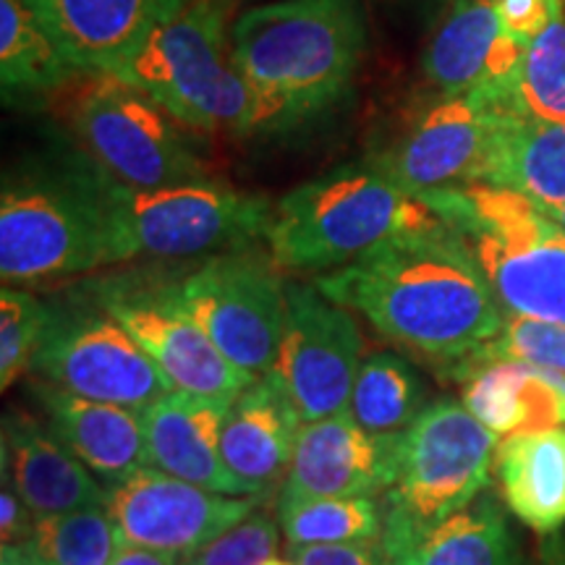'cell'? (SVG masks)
<instances>
[{"mask_svg":"<svg viewBox=\"0 0 565 565\" xmlns=\"http://www.w3.org/2000/svg\"><path fill=\"white\" fill-rule=\"evenodd\" d=\"M427 408V387L404 356L374 351L362 359L351 391V419L372 435H398Z\"/></svg>","mask_w":565,"mask_h":565,"instance_id":"obj_29","label":"cell"},{"mask_svg":"<svg viewBox=\"0 0 565 565\" xmlns=\"http://www.w3.org/2000/svg\"><path fill=\"white\" fill-rule=\"evenodd\" d=\"M443 223L422 196L364 160L317 175L282 196L265 244L280 270L322 275L356 263L385 242Z\"/></svg>","mask_w":565,"mask_h":565,"instance_id":"obj_4","label":"cell"},{"mask_svg":"<svg viewBox=\"0 0 565 565\" xmlns=\"http://www.w3.org/2000/svg\"><path fill=\"white\" fill-rule=\"evenodd\" d=\"M110 202L116 265L249 249L267 236L275 210L267 196L210 179L166 189H131L110 179Z\"/></svg>","mask_w":565,"mask_h":565,"instance_id":"obj_8","label":"cell"},{"mask_svg":"<svg viewBox=\"0 0 565 565\" xmlns=\"http://www.w3.org/2000/svg\"><path fill=\"white\" fill-rule=\"evenodd\" d=\"M359 366L362 333L351 309L330 301L315 282H288L286 322L270 374L301 422L349 412Z\"/></svg>","mask_w":565,"mask_h":565,"instance_id":"obj_13","label":"cell"},{"mask_svg":"<svg viewBox=\"0 0 565 565\" xmlns=\"http://www.w3.org/2000/svg\"><path fill=\"white\" fill-rule=\"evenodd\" d=\"M492 6L503 21V30L521 45H529V40L545 26L550 13L547 0H492Z\"/></svg>","mask_w":565,"mask_h":565,"instance_id":"obj_36","label":"cell"},{"mask_svg":"<svg viewBox=\"0 0 565 565\" xmlns=\"http://www.w3.org/2000/svg\"><path fill=\"white\" fill-rule=\"evenodd\" d=\"M437 3H454V0H437Z\"/></svg>","mask_w":565,"mask_h":565,"instance_id":"obj_43","label":"cell"},{"mask_svg":"<svg viewBox=\"0 0 565 565\" xmlns=\"http://www.w3.org/2000/svg\"><path fill=\"white\" fill-rule=\"evenodd\" d=\"M487 362H526L542 370L565 372V324L505 315V328L494 341L479 349L454 374Z\"/></svg>","mask_w":565,"mask_h":565,"instance_id":"obj_33","label":"cell"},{"mask_svg":"<svg viewBox=\"0 0 565 565\" xmlns=\"http://www.w3.org/2000/svg\"><path fill=\"white\" fill-rule=\"evenodd\" d=\"M492 105L490 137L475 183L500 186L540 210L565 204V121H540Z\"/></svg>","mask_w":565,"mask_h":565,"instance_id":"obj_23","label":"cell"},{"mask_svg":"<svg viewBox=\"0 0 565 565\" xmlns=\"http://www.w3.org/2000/svg\"><path fill=\"white\" fill-rule=\"evenodd\" d=\"M124 547L105 508L38 515L21 542L0 547V565H110Z\"/></svg>","mask_w":565,"mask_h":565,"instance_id":"obj_28","label":"cell"},{"mask_svg":"<svg viewBox=\"0 0 565 565\" xmlns=\"http://www.w3.org/2000/svg\"><path fill=\"white\" fill-rule=\"evenodd\" d=\"M315 286L401 349L466 364L505 328L475 254L448 223L385 242Z\"/></svg>","mask_w":565,"mask_h":565,"instance_id":"obj_1","label":"cell"},{"mask_svg":"<svg viewBox=\"0 0 565 565\" xmlns=\"http://www.w3.org/2000/svg\"><path fill=\"white\" fill-rule=\"evenodd\" d=\"M498 435L456 401H435L398 437V469L383 494L387 550L461 511L490 484Z\"/></svg>","mask_w":565,"mask_h":565,"instance_id":"obj_7","label":"cell"},{"mask_svg":"<svg viewBox=\"0 0 565 565\" xmlns=\"http://www.w3.org/2000/svg\"><path fill=\"white\" fill-rule=\"evenodd\" d=\"M490 118L484 95H440L370 160L416 196L469 186L482 162Z\"/></svg>","mask_w":565,"mask_h":565,"instance_id":"obj_15","label":"cell"},{"mask_svg":"<svg viewBox=\"0 0 565 565\" xmlns=\"http://www.w3.org/2000/svg\"><path fill=\"white\" fill-rule=\"evenodd\" d=\"M265 565H296L294 561H278V557H273V561H267Z\"/></svg>","mask_w":565,"mask_h":565,"instance_id":"obj_42","label":"cell"},{"mask_svg":"<svg viewBox=\"0 0 565 565\" xmlns=\"http://www.w3.org/2000/svg\"><path fill=\"white\" fill-rule=\"evenodd\" d=\"M301 416L273 374L254 380L228 406L221 450L228 471L249 494H265L291 466Z\"/></svg>","mask_w":565,"mask_h":565,"instance_id":"obj_22","label":"cell"},{"mask_svg":"<svg viewBox=\"0 0 565 565\" xmlns=\"http://www.w3.org/2000/svg\"><path fill=\"white\" fill-rule=\"evenodd\" d=\"M545 26L529 40L503 100H487L500 108L540 121H565V0H547Z\"/></svg>","mask_w":565,"mask_h":565,"instance_id":"obj_30","label":"cell"},{"mask_svg":"<svg viewBox=\"0 0 565 565\" xmlns=\"http://www.w3.org/2000/svg\"><path fill=\"white\" fill-rule=\"evenodd\" d=\"M259 503L263 494L210 492L154 466L134 471L105 494V511L124 545L154 550L179 561L242 524Z\"/></svg>","mask_w":565,"mask_h":565,"instance_id":"obj_14","label":"cell"},{"mask_svg":"<svg viewBox=\"0 0 565 565\" xmlns=\"http://www.w3.org/2000/svg\"><path fill=\"white\" fill-rule=\"evenodd\" d=\"M47 303H42L30 291L6 286L0 294V387L3 393L32 370L42 335L47 328Z\"/></svg>","mask_w":565,"mask_h":565,"instance_id":"obj_32","label":"cell"},{"mask_svg":"<svg viewBox=\"0 0 565 565\" xmlns=\"http://www.w3.org/2000/svg\"><path fill=\"white\" fill-rule=\"evenodd\" d=\"M32 511L13 490L9 477H3V484H0V542H3V547L24 540L32 532Z\"/></svg>","mask_w":565,"mask_h":565,"instance_id":"obj_37","label":"cell"},{"mask_svg":"<svg viewBox=\"0 0 565 565\" xmlns=\"http://www.w3.org/2000/svg\"><path fill=\"white\" fill-rule=\"evenodd\" d=\"M3 477L24 500L34 519L105 508L103 487L92 471L66 448L53 433L51 424H42L32 414L11 408L3 419Z\"/></svg>","mask_w":565,"mask_h":565,"instance_id":"obj_20","label":"cell"},{"mask_svg":"<svg viewBox=\"0 0 565 565\" xmlns=\"http://www.w3.org/2000/svg\"><path fill=\"white\" fill-rule=\"evenodd\" d=\"M110 76L189 129L236 137L273 129L263 100L231 58L221 0H189Z\"/></svg>","mask_w":565,"mask_h":565,"instance_id":"obj_5","label":"cell"},{"mask_svg":"<svg viewBox=\"0 0 565 565\" xmlns=\"http://www.w3.org/2000/svg\"><path fill=\"white\" fill-rule=\"evenodd\" d=\"M542 212H545V215H550V217H553V221H555L557 225H561V228H565V204H563V207H553V210H542Z\"/></svg>","mask_w":565,"mask_h":565,"instance_id":"obj_41","label":"cell"},{"mask_svg":"<svg viewBox=\"0 0 565 565\" xmlns=\"http://www.w3.org/2000/svg\"><path fill=\"white\" fill-rule=\"evenodd\" d=\"M32 393L53 433L103 487L124 482L150 466L139 408L82 398L40 377L32 380Z\"/></svg>","mask_w":565,"mask_h":565,"instance_id":"obj_21","label":"cell"},{"mask_svg":"<svg viewBox=\"0 0 565 565\" xmlns=\"http://www.w3.org/2000/svg\"><path fill=\"white\" fill-rule=\"evenodd\" d=\"M296 565H391L383 545H315L291 547Z\"/></svg>","mask_w":565,"mask_h":565,"instance_id":"obj_35","label":"cell"},{"mask_svg":"<svg viewBox=\"0 0 565 565\" xmlns=\"http://www.w3.org/2000/svg\"><path fill=\"white\" fill-rule=\"evenodd\" d=\"M500 492L515 519L540 534L565 524V429L508 435L494 454Z\"/></svg>","mask_w":565,"mask_h":565,"instance_id":"obj_24","label":"cell"},{"mask_svg":"<svg viewBox=\"0 0 565 565\" xmlns=\"http://www.w3.org/2000/svg\"><path fill=\"white\" fill-rule=\"evenodd\" d=\"M116 265L110 175L84 154H45L6 173L0 278L40 286Z\"/></svg>","mask_w":565,"mask_h":565,"instance_id":"obj_3","label":"cell"},{"mask_svg":"<svg viewBox=\"0 0 565 565\" xmlns=\"http://www.w3.org/2000/svg\"><path fill=\"white\" fill-rule=\"evenodd\" d=\"M47 309L45 335L32 362L40 380L129 408H145L173 391L150 353L89 296Z\"/></svg>","mask_w":565,"mask_h":565,"instance_id":"obj_11","label":"cell"},{"mask_svg":"<svg viewBox=\"0 0 565 565\" xmlns=\"http://www.w3.org/2000/svg\"><path fill=\"white\" fill-rule=\"evenodd\" d=\"M542 565H565V540L557 536V540H550L545 547H542Z\"/></svg>","mask_w":565,"mask_h":565,"instance_id":"obj_39","label":"cell"},{"mask_svg":"<svg viewBox=\"0 0 565 565\" xmlns=\"http://www.w3.org/2000/svg\"><path fill=\"white\" fill-rule=\"evenodd\" d=\"M87 296L129 330L173 391L233 404L254 383V377L217 351L200 322L186 312L179 296V278L116 275L95 282Z\"/></svg>","mask_w":565,"mask_h":565,"instance_id":"obj_12","label":"cell"},{"mask_svg":"<svg viewBox=\"0 0 565 565\" xmlns=\"http://www.w3.org/2000/svg\"><path fill=\"white\" fill-rule=\"evenodd\" d=\"M385 555L391 565H519L515 536L490 494H479Z\"/></svg>","mask_w":565,"mask_h":565,"instance_id":"obj_26","label":"cell"},{"mask_svg":"<svg viewBox=\"0 0 565 565\" xmlns=\"http://www.w3.org/2000/svg\"><path fill=\"white\" fill-rule=\"evenodd\" d=\"M542 370V366H540ZM542 374L547 377V383L555 387L557 401H561V424H565V372H555V370H542Z\"/></svg>","mask_w":565,"mask_h":565,"instance_id":"obj_40","label":"cell"},{"mask_svg":"<svg viewBox=\"0 0 565 565\" xmlns=\"http://www.w3.org/2000/svg\"><path fill=\"white\" fill-rule=\"evenodd\" d=\"M278 524L270 511L257 508L242 524L231 526L189 555L183 565H265L280 547Z\"/></svg>","mask_w":565,"mask_h":565,"instance_id":"obj_34","label":"cell"},{"mask_svg":"<svg viewBox=\"0 0 565 565\" xmlns=\"http://www.w3.org/2000/svg\"><path fill=\"white\" fill-rule=\"evenodd\" d=\"M158 103L118 76H95L71 105V126L92 160L131 189L207 181L192 141Z\"/></svg>","mask_w":565,"mask_h":565,"instance_id":"obj_9","label":"cell"},{"mask_svg":"<svg viewBox=\"0 0 565 565\" xmlns=\"http://www.w3.org/2000/svg\"><path fill=\"white\" fill-rule=\"evenodd\" d=\"M179 296L231 364L254 380L273 372L286 322L288 282L270 254H212L179 278Z\"/></svg>","mask_w":565,"mask_h":565,"instance_id":"obj_10","label":"cell"},{"mask_svg":"<svg viewBox=\"0 0 565 565\" xmlns=\"http://www.w3.org/2000/svg\"><path fill=\"white\" fill-rule=\"evenodd\" d=\"M398 435H372L349 412L301 424L278 500L377 498L393 487Z\"/></svg>","mask_w":565,"mask_h":565,"instance_id":"obj_16","label":"cell"},{"mask_svg":"<svg viewBox=\"0 0 565 565\" xmlns=\"http://www.w3.org/2000/svg\"><path fill=\"white\" fill-rule=\"evenodd\" d=\"M461 404L494 435H519L561 424V401L540 366L487 362L463 370Z\"/></svg>","mask_w":565,"mask_h":565,"instance_id":"obj_25","label":"cell"},{"mask_svg":"<svg viewBox=\"0 0 565 565\" xmlns=\"http://www.w3.org/2000/svg\"><path fill=\"white\" fill-rule=\"evenodd\" d=\"M79 76L30 0H0V87L6 103L40 97Z\"/></svg>","mask_w":565,"mask_h":565,"instance_id":"obj_27","label":"cell"},{"mask_svg":"<svg viewBox=\"0 0 565 565\" xmlns=\"http://www.w3.org/2000/svg\"><path fill=\"white\" fill-rule=\"evenodd\" d=\"M364 51L362 0H275L244 11L231 30V58L273 129L343 100Z\"/></svg>","mask_w":565,"mask_h":565,"instance_id":"obj_2","label":"cell"},{"mask_svg":"<svg viewBox=\"0 0 565 565\" xmlns=\"http://www.w3.org/2000/svg\"><path fill=\"white\" fill-rule=\"evenodd\" d=\"M422 200L463 238L505 315L565 324V228L553 217L487 183Z\"/></svg>","mask_w":565,"mask_h":565,"instance_id":"obj_6","label":"cell"},{"mask_svg":"<svg viewBox=\"0 0 565 565\" xmlns=\"http://www.w3.org/2000/svg\"><path fill=\"white\" fill-rule=\"evenodd\" d=\"M228 406V401L171 391L139 408L150 466L210 492L249 494L223 461L221 435Z\"/></svg>","mask_w":565,"mask_h":565,"instance_id":"obj_19","label":"cell"},{"mask_svg":"<svg viewBox=\"0 0 565 565\" xmlns=\"http://www.w3.org/2000/svg\"><path fill=\"white\" fill-rule=\"evenodd\" d=\"M524 47L503 30L492 0H454L422 55V71L440 95L477 92L503 100Z\"/></svg>","mask_w":565,"mask_h":565,"instance_id":"obj_17","label":"cell"},{"mask_svg":"<svg viewBox=\"0 0 565 565\" xmlns=\"http://www.w3.org/2000/svg\"><path fill=\"white\" fill-rule=\"evenodd\" d=\"M110 565H183V561H179V557L173 555L154 553V550L124 545L118 550V555L113 557Z\"/></svg>","mask_w":565,"mask_h":565,"instance_id":"obj_38","label":"cell"},{"mask_svg":"<svg viewBox=\"0 0 565 565\" xmlns=\"http://www.w3.org/2000/svg\"><path fill=\"white\" fill-rule=\"evenodd\" d=\"M189 0H30L79 74H116Z\"/></svg>","mask_w":565,"mask_h":565,"instance_id":"obj_18","label":"cell"},{"mask_svg":"<svg viewBox=\"0 0 565 565\" xmlns=\"http://www.w3.org/2000/svg\"><path fill=\"white\" fill-rule=\"evenodd\" d=\"M278 521L291 547L377 545L383 540L377 498L278 500Z\"/></svg>","mask_w":565,"mask_h":565,"instance_id":"obj_31","label":"cell"}]
</instances>
